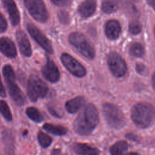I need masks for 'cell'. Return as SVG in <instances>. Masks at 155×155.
<instances>
[{
    "label": "cell",
    "instance_id": "cell-1",
    "mask_svg": "<svg viewBox=\"0 0 155 155\" xmlns=\"http://www.w3.org/2000/svg\"><path fill=\"white\" fill-rule=\"evenodd\" d=\"M99 122L98 111L93 104H88L74 121V131L82 136H88L96 128Z\"/></svg>",
    "mask_w": 155,
    "mask_h": 155
},
{
    "label": "cell",
    "instance_id": "cell-2",
    "mask_svg": "<svg viewBox=\"0 0 155 155\" xmlns=\"http://www.w3.org/2000/svg\"><path fill=\"white\" fill-rule=\"evenodd\" d=\"M131 117L137 127L147 128L155 120V108L148 103L137 104L131 109Z\"/></svg>",
    "mask_w": 155,
    "mask_h": 155
},
{
    "label": "cell",
    "instance_id": "cell-3",
    "mask_svg": "<svg viewBox=\"0 0 155 155\" xmlns=\"http://www.w3.org/2000/svg\"><path fill=\"white\" fill-rule=\"evenodd\" d=\"M2 74L6 82L9 94L14 102L18 106H22L25 103V97L15 82V75L14 71L10 65H5L2 68Z\"/></svg>",
    "mask_w": 155,
    "mask_h": 155
},
{
    "label": "cell",
    "instance_id": "cell-4",
    "mask_svg": "<svg viewBox=\"0 0 155 155\" xmlns=\"http://www.w3.org/2000/svg\"><path fill=\"white\" fill-rule=\"evenodd\" d=\"M102 113L106 122L110 127L120 129L125 125L124 114L117 106L113 104L105 103L102 106Z\"/></svg>",
    "mask_w": 155,
    "mask_h": 155
},
{
    "label": "cell",
    "instance_id": "cell-5",
    "mask_svg": "<svg viewBox=\"0 0 155 155\" xmlns=\"http://www.w3.org/2000/svg\"><path fill=\"white\" fill-rule=\"evenodd\" d=\"M70 44L86 58L93 59L95 56L94 47L85 35L79 32L71 33L68 36Z\"/></svg>",
    "mask_w": 155,
    "mask_h": 155
},
{
    "label": "cell",
    "instance_id": "cell-6",
    "mask_svg": "<svg viewBox=\"0 0 155 155\" xmlns=\"http://www.w3.org/2000/svg\"><path fill=\"white\" fill-rule=\"evenodd\" d=\"M48 91V85L38 76L32 74L28 79L27 93L32 102H36L39 98H44Z\"/></svg>",
    "mask_w": 155,
    "mask_h": 155
},
{
    "label": "cell",
    "instance_id": "cell-7",
    "mask_svg": "<svg viewBox=\"0 0 155 155\" xmlns=\"http://www.w3.org/2000/svg\"><path fill=\"white\" fill-rule=\"evenodd\" d=\"M107 64L111 73L117 78L124 76L127 71L124 59L117 53L112 51L107 55Z\"/></svg>",
    "mask_w": 155,
    "mask_h": 155
},
{
    "label": "cell",
    "instance_id": "cell-8",
    "mask_svg": "<svg viewBox=\"0 0 155 155\" xmlns=\"http://www.w3.org/2000/svg\"><path fill=\"white\" fill-rule=\"evenodd\" d=\"M24 4L35 20L40 22L47 21L48 15L42 0H24Z\"/></svg>",
    "mask_w": 155,
    "mask_h": 155
},
{
    "label": "cell",
    "instance_id": "cell-9",
    "mask_svg": "<svg viewBox=\"0 0 155 155\" xmlns=\"http://www.w3.org/2000/svg\"><path fill=\"white\" fill-rule=\"evenodd\" d=\"M61 61L68 71L74 76L82 78L85 76L87 70L85 67L70 54L62 53L61 56Z\"/></svg>",
    "mask_w": 155,
    "mask_h": 155
},
{
    "label": "cell",
    "instance_id": "cell-10",
    "mask_svg": "<svg viewBox=\"0 0 155 155\" xmlns=\"http://www.w3.org/2000/svg\"><path fill=\"white\" fill-rule=\"evenodd\" d=\"M27 28L30 36L44 50L49 54L53 53V47L50 41L37 27L32 24H28Z\"/></svg>",
    "mask_w": 155,
    "mask_h": 155
},
{
    "label": "cell",
    "instance_id": "cell-11",
    "mask_svg": "<svg viewBox=\"0 0 155 155\" xmlns=\"http://www.w3.org/2000/svg\"><path fill=\"white\" fill-rule=\"evenodd\" d=\"M41 72L45 79L50 82L54 83L59 79V70L55 63L48 58L47 59L46 64L42 67Z\"/></svg>",
    "mask_w": 155,
    "mask_h": 155
},
{
    "label": "cell",
    "instance_id": "cell-12",
    "mask_svg": "<svg viewBox=\"0 0 155 155\" xmlns=\"http://www.w3.org/2000/svg\"><path fill=\"white\" fill-rule=\"evenodd\" d=\"M16 36L21 54L26 57H30L31 55L32 50L26 34L22 30H18L16 33Z\"/></svg>",
    "mask_w": 155,
    "mask_h": 155
},
{
    "label": "cell",
    "instance_id": "cell-13",
    "mask_svg": "<svg viewBox=\"0 0 155 155\" xmlns=\"http://www.w3.org/2000/svg\"><path fill=\"white\" fill-rule=\"evenodd\" d=\"M3 4L8 14L10 22L13 25H17L20 21L19 13L13 0H2Z\"/></svg>",
    "mask_w": 155,
    "mask_h": 155
},
{
    "label": "cell",
    "instance_id": "cell-14",
    "mask_svg": "<svg viewBox=\"0 0 155 155\" xmlns=\"http://www.w3.org/2000/svg\"><path fill=\"white\" fill-rule=\"evenodd\" d=\"M1 51L5 56L9 58H14L16 56L17 51L13 42L7 37H2L0 41Z\"/></svg>",
    "mask_w": 155,
    "mask_h": 155
},
{
    "label": "cell",
    "instance_id": "cell-15",
    "mask_svg": "<svg viewBox=\"0 0 155 155\" xmlns=\"http://www.w3.org/2000/svg\"><path fill=\"white\" fill-rule=\"evenodd\" d=\"M121 32V27L119 22L116 20L108 21L105 27V33L107 37L110 40L117 39Z\"/></svg>",
    "mask_w": 155,
    "mask_h": 155
},
{
    "label": "cell",
    "instance_id": "cell-16",
    "mask_svg": "<svg viewBox=\"0 0 155 155\" xmlns=\"http://www.w3.org/2000/svg\"><path fill=\"white\" fill-rule=\"evenodd\" d=\"M96 6L94 0H85L79 6L78 13L82 18L90 17L94 13Z\"/></svg>",
    "mask_w": 155,
    "mask_h": 155
},
{
    "label": "cell",
    "instance_id": "cell-17",
    "mask_svg": "<svg viewBox=\"0 0 155 155\" xmlns=\"http://www.w3.org/2000/svg\"><path fill=\"white\" fill-rule=\"evenodd\" d=\"M85 99L82 96H77L68 101L65 105L66 110L70 113H76L85 104Z\"/></svg>",
    "mask_w": 155,
    "mask_h": 155
},
{
    "label": "cell",
    "instance_id": "cell-18",
    "mask_svg": "<svg viewBox=\"0 0 155 155\" xmlns=\"http://www.w3.org/2000/svg\"><path fill=\"white\" fill-rule=\"evenodd\" d=\"M73 151L78 154H97L98 149L90 147L88 145L80 143H74L72 145Z\"/></svg>",
    "mask_w": 155,
    "mask_h": 155
},
{
    "label": "cell",
    "instance_id": "cell-19",
    "mask_svg": "<svg viewBox=\"0 0 155 155\" xmlns=\"http://www.w3.org/2000/svg\"><path fill=\"white\" fill-rule=\"evenodd\" d=\"M42 128L46 131L56 136H63L67 133V130L64 127L51 124H45Z\"/></svg>",
    "mask_w": 155,
    "mask_h": 155
},
{
    "label": "cell",
    "instance_id": "cell-20",
    "mask_svg": "<svg viewBox=\"0 0 155 155\" xmlns=\"http://www.w3.org/2000/svg\"><path fill=\"white\" fill-rule=\"evenodd\" d=\"M128 145L124 140L119 141L113 145L110 148V153L111 154H120L125 153L128 150Z\"/></svg>",
    "mask_w": 155,
    "mask_h": 155
},
{
    "label": "cell",
    "instance_id": "cell-21",
    "mask_svg": "<svg viewBox=\"0 0 155 155\" xmlns=\"http://www.w3.org/2000/svg\"><path fill=\"white\" fill-rule=\"evenodd\" d=\"M26 114L27 116L33 121L35 122H41L43 119V116L41 113V112L36 108L30 107L26 109L25 111Z\"/></svg>",
    "mask_w": 155,
    "mask_h": 155
},
{
    "label": "cell",
    "instance_id": "cell-22",
    "mask_svg": "<svg viewBox=\"0 0 155 155\" xmlns=\"http://www.w3.org/2000/svg\"><path fill=\"white\" fill-rule=\"evenodd\" d=\"M129 53L133 56L140 58L144 54V48L140 44L136 42L131 44L130 47Z\"/></svg>",
    "mask_w": 155,
    "mask_h": 155
},
{
    "label": "cell",
    "instance_id": "cell-23",
    "mask_svg": "<svg viewBox=\"0 0 155 155\" xmlns=\"http://www.w3.org/2000/svg\"><path fill=\"white\" fill-rule=\"evenodd\" d=\"M117 8L115 2L113 0H104L102 3V10L107 13L114 12Z\"/></svg>",
    "mask_w": 155,
    "mask_h": 155
},
{
    "label": "cell",
    "instance_id": "cell-24",
    "mask_svg": "<svg viewBox=\"0 0 155 155\" xmlns=\"http://www.w3.org/2000/svg\"><path fill=\"white\" fill-rule=\"evenodd\" d=\"M38 139L39 144L43 148L48 147L52 142L51 138L49 136H48L47 134H46L45 133H44L42 131H40L38 133Z\"/></svg>",
    "mask_w": 155,
    "mask_h": 155
},
{
    "label": "cell",
    "instance_id": "cell-25",
    "mask_svg": "<svg viewBox=\"0 0 155 155\" xmlns=\"http://www.w3.org/2000/svg\"><path fill=\"white\" fill-rule=\"evenodd\" d=\"M1 113L6 120L11 121L12 120V114L9 107L4 101H1Z\"/></svg>",
    "mask_w": 155,
    "mask_h": 155
},
{
    "label": "cell",
    "instance_id": "cell-26",
    "mask_svg": "<svg viewBox=\"0 0 155 155\" xmlns=\"http://www.w3.org/2000/svg\"><path fill=\"white\" fill-rule=\"evenodd\" d=\"M142 26L137 21H133L129 25V31L133 35H137L141 31Z\"/></svg>",
    "mask_w": 155,
    "mask_h": 155
},
{
    "label": "cell",
    "instance_id": "cell-27",
    "mask_svg": "<svg viewBox=\"0 0 155 155\" xmlns=\"http://www.w3.org/2000/svg\"><path fill=\"white\" fill-rule=\"evenodd\" d=\"M59 18L60 21L64 24H67L69 22L68 14L65 11H61L59 13Z\"/></svg>",
    "mask_w": 155,
    "mask_h": 155
},
{
    "label": "cell",
    "instance_id": "cell-28",
    "mask_svg": "<svg viewBox=\"0 0 155 155\" xmlns=\"http://www.w3.org/2000/svg\"><path fill=\"white\" fill-rule=\"evenodd\" d=\"M47 109L49 111V113L54 117H57V118H61L62 117V114L56 110L54 108L53 106L51 105H48L47 107Z\"/></svg>",
    "mask_w": 155,
    "mask_h": 155
},
{
    "label": "cell",
    "instance_id": "cell-29",
    "mask_svg": "<svg viewBox=\"0 0 155 155\" xmlns=\"http://www.w3.org/2000/svg\"><path fill=\"white\" fill-rule=\"evenodd\" d=\"M53 4L58 6H68L71 3V0H51Z\"/></svg>",
    "mask_w": 155,
    "mask_h": 155
},
{
    "label": "cell",
    "instance_id": "cell-30",
    "mask_svg": "<svg viewBox=\"0 0 155 155\" xmlns=\"http://www.w3.org/2000/svg\"><path fill=\"white\" fill-rule=\"evenodd\" d=\"M7 23L4 18V16L2 14H1V17H0V29H1V32L3 33L7 29Z\"/></svg>",
    "mask_w": 155,
    "mask_h": 155
},
{
    "label": "cell",
    "instance_id": "cell-31",
    "mask_svg": "<svg viewBox=\"0 0 155 155\" xmlns=\"http://www.w3.org/2000/svg\"><path fill=\"white\" fill-rule=\"evenodd\" d=\"M136 70L138 73L140 74H147V67L142 64H137L136 67Z\"/></svg>",
    "mask_w": 155,
    "mask_h": 155
},
{
    "label": "cell",
    "instance_id": "cell-32",
    "mask_svg": "<svg viewBox=\"0 0 155 155\" xmlns=\"http://www.w3.org/2000/svg\"><path fill=\"white\" fill-rule=\"evenodd\" d=\"M0 92H1V94H0L1 97H5V96H6L5 91L4 87L3 84H2V83H1V91Z\"/></svg>",
    "mask_w": 155,
    "mask_h": 155
},
{
    "label": "cell",
    "instance_id": "cell-33",
    "mask_svg": "<svg viewBox=\"0 0 155 155\" xmlns=\"http://www.w3.org/2000/svg\"><path fill=\"white\" fill-rule=\"evenodd\" d=\"M147 3L155 10V0H147Z\"/></svg>",
    "mask_w": 155,
    "mask_h": 155
},
{
    "label": "cell",
    "instance_id": "cell-34",
    "mask_svg": "<svg viewBox=\"0 0 155 155\" xmlns=\"http://www.w3.org/2000/svg\"><path fill=\"white\" fill-rule=\"evenodd\" d=\"M152 85H153L154 89L155 90V72L152 76Z\"/></svg>",
    "mask_w": 155,
    "mask_h": 155
},
{
    "label": "cell",
    "instance_id": "cell-35",
    "mask_svg": "<svg viewBox=\"0 0 155 155\" xmlns=\"http://www.w3.org/2000/svg\"><path fill=\"white\" fill-rule=\"evenodd\" d=\"M58 153H61V151L59 150H54L51 152V154H58Z\"/></svg>",
    "mask_w": 155,
    "mask_h": 155
},
{
    "label": "cell",
    "instance_id": "cell-36",
    "mask_svg": "<svg viewBox=\"0 0 155 155\" xmlns=\"http://www.w3.org/2000/svg\"><path fill=\"white\" fill-rule=\"evenodd\" d=\"M154 35H155V26H154Z\"/></svg>",
    "mask_w": 155,
    "mask_h": 155
},
{
    "label": "cell",
    "instance_id": "cell-37",
    "mask_svg": "<svg viewBox=\"0 0 155 155\" xmlns=\"http://www.w3.org/2000/svg\"><path fill=\"white\" fill-rule=\"evenodd\" d=\"M134 1H138V0H134Z\"/></svg>",
    "mask_w": 155,
    "mask_h": 155
}]
</instances>
